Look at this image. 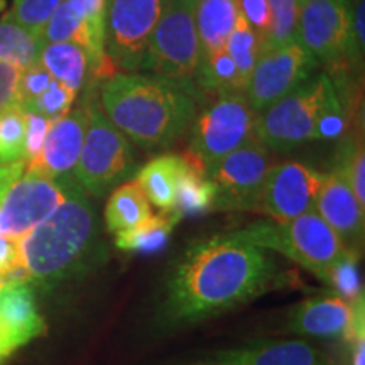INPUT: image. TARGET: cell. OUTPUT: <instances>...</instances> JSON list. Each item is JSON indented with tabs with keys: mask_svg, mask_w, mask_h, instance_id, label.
I'll return each mask as SVG.
<instances>
[{
	"mask_svg": "<svg viewBox=\"0 0 365 365\" xmlns=\"http://www.w3.org/2000/svg\"><path fill=\"white\" fill-rule=\"evenodd\" d=\"M293 277L269 250L230 232L215 235L181 255L166 284L163 317L168 325L202 322L293 284Z\"/></svg>",
	"mask_w": 365,
	"mask_h": 365,
	"instance_id": "1",
	"label": "cell"
},
{
	"mask_svg": "<svg viewBox=\"0 0 365 365\" xmlns=\"http://www.w3.org/2000/svg\"><path fill=\"white\" fill-rule=\"evenodd\" d=\"M17 244L29 284L43 291L90 271L103 252L98 215L78 185L73 186L51 215Z\"/></svg>",
	"mask_w": 365,
	"mask_h": 365,
	"instance_id": "2",
	"label": "cell"
},
{
	"mask_svg": "<svg viewBox=\"0 0 365 365\" xmlns=\"http://www.w3.org/2000/svg\"><path fill=\"white\" fill-rule=\"evenodd\" d=\"M195 97L164 76L115 73L102 85V112L135 145L158 150L190 129L196 115Z\"/></svg>",
	"mask_w": 365,
	"mask_h": 365,
	"instance_id": "3",
	"label": "cell"
},
{
	"mask_svg": "<svg viewBox=\"0 0 365 365\" xmlns=\"http://www.w3.org/2000/svg\"><path fill=\"white\" fill-rule=\"evenodd\" d=\"M230 234L235 239L291 259L322 281H325L328 271L336 262L345 255L354 254L345 249L339 235L317 212L304 213L287 222H255Z\"/></svg>",
	"mask_w": 365,
	"mask_h": 365,
	"instance_id": "4",
	"label": "cell"
},
{
	"mask_svg": "<svg viewBox=\"0 0 365 365\" xmlns=\"http://www.w3.org/2000/svg\"><path fill=\"white\" fill-rule=\"evenodd\" d=\"M339 98L335 85L325 73L308 78L286 97L257 113L255 137L264 148L281 153L317 140L319 118Z\"/></svg>",
	"mask_w": 365,
	"mask_h": 365,
	"instance_id": "5",
	"label": "cell"
},
{
	"mask_svg": "<svg viewBox=\"0 0 365 365\" xmlns=\"http://www.w3.org/2000/svg\"><path fill=\"white\" fill-rule=\"evenodd\" d=\"M255 118L244 91H218L215 102L191 122L186 161L208 173L215 164L255 137Z\"/></svg>",
	"mask_w": 365,
	"mask_h": 365,
	"instance_id": "6",
	"label": "cell"
},
{
	"mask_svg": "<svg viewBox=\"0 0 365 365\" xmlns=\"http://www.w3.org/2000/svg\"><path fill=\"white\" fill-rule=\"evenodd\" d=\"M196 0H168L148 48L144 70L186 86L195 93L202 63L195 21Z\"/></svg>",
	"mask_w": 365,
	"mask_h": 365,
	"instance_id": "7",
	"label": "cell"
},
{
	"mask_svg": "<svg viewBox=\"0 0 365 365\" xmlns=\"http://www.w3.org/2000/svg\"><path fill=\"white\" fill-rule=\"evenodd\" d=\"M135 153L130 140L97 107H88L83 145L73 178L86 195L102 198L132 175Z\"/></svg>",
	"mask_w": 365,
	"mask_h": 365,
	"instance_id": "8",
	"label": "cell"
},
{
	"mask_svg": "<svg viewBox=\"0 0 365 365\" xmlns=\"http://www.w3.org/2000/svg\"><path fill=\"white\" fill-rule=\"evenodd\" d=\"M168 0H108L105 53L120 73L144 70L148 48Z\"/></svg>",
	"mask_w": 365,
	"mask_h": 365,
	"instance_id": "9",
	"label": "cell"
},
{
	"mask_svg": "<svg viewBox=\"0 0 365 365\" xmlns=\"http://www.w3.org/2000/svg\"><path fill=\"white\" fill-rule=\"evenodd\" d=\"M271 166L269 149L257 137L227 154L207 173L215 186L212 210L259 212L262 186Z\"/></svg>",
	"mask_w": 365,
	"mask_h": 365,
	"instance_id": "10",
	"label": "cell"
},
{
	"mask_svg": "<svg viewBox=\"0 0 365 365\" xmlns=\"http://www.w3.org/2000/svg\"><path fill=\"white\" fill-rule=\"evenodd\" d=\"M75 180L59 181L27 166L0 207V235L19 240L65 202Z\"/></svg>",
	"mask_w": 365,
	"mask_h": 365,
	"instance_id": "11",
	"label": "cell"
},
{
	"mask_svg": "<svg viewBox=\"0 0 365 365\" xmlns=\"http://www.w3.org/2000/svg\"><path fill=\"white\" fill-rule=\"evenodd\" d=\"M317 59L298 41L286 46H262L244 95L255 113H261L307 81Z\"/></svg>",
	"mask_w": 365,
	"mask_h": 365,
	"instance_id": "12",
	"label": "cell"
},
{
	"mask_svg": "<svg viewBox=\"0 0 365 365\" xmlns=\"http://www.w3.org/2000/svg\"><path fill=\"white\" fill-rule=\"evenodd\" d=\"M298 43L317 61L355 58L349 0H304L299 9Z\"/></svg>",
	"mask_w": 365,
	"mask_h": 365,
	"instance_id": "13",
	"label": "cell"
},
{
	"mask_svg": "<svg viewBox=\"0 0 365 365\" xmlns=\"http://www.w3.org/2000/svg\"><path fill=\"white\" fill-rule=\"evenodd\" d=\"M323 175L303 163L272 164L264 181L259 212L271 220L287 222L314 212Z\"/></svg>",
	"mask_w": 365,
	"mask_h": 365,
	"instance_id": "14",
	"label": "cell"
},
{
	"mask_svg": "<svg viewBox=\"0 0 365 365\" xmlns=\"http://www.w3.org/2000/svg\"><path fill=\"white\" fill-rule=\"evenodd\" d=\"M314 212L339 235L346 250L360 257L364 249L365 208L339 173L323 175Z\"/></svg>",
	"mask_w": 365,
	"mask_h": 365,
	"instance_id": "15",
	"label": "cell"
},
{
	"mask_svg": "<svg viewBox=\"0 0 365 365\" xmlns=\"http://www.w3.org/2000/svg\"><path fill=\"white\" fill-rule=\"evenodd\" d=\"M86 125H88V107L71 108L65 117L54 120L46 134L39 154L27 163L43 175L53 180H75L81 145H83Z\"/></svg>",
	"mask_w": 365,
	"mask_h": 365,
	"instance_id": "16",
	"label": "cell"
},
{
	"mask_svg": "<svg viewBox=\"0 0 365 365\" xmlns=\"http://www.w3.org/2000/svg\"><path fill=\"white\" fill-rule=\"evenodd\" d=\"M360 299L350 303L331 291L328 294L301 301L291 308L287 330L313 339L345 340L352 331L355 309Z\"/></svg>",
	"mask_w": 365,
	"mask_h": 365,
	"instance_id": "17",
	"label": "cell"
},
{
	"mask_svg": "<svg viewBox=\"0 0 365 365\" xmlns=\"http://www.w3.org/2000/svg\"><path fill=\"white\" fill-rule=\"evenodd\" d=\"M46 330L29 282H11L0 287V336L14 352L43 336Z\"/></svg>",
	"mask_w": 365,
	"mask_h": 365,
	"instance_id": "18",
	"label": "cell"
},
{
	"mask_svg": "<svg viewBox=\"0 0 365 365\" xmlns=\"http://www.w3.org/2000/svg\"><path fill=\"white\" fill-rule=\"evenodd\" d=\"M212 365H340L325 350L304 340L257 341L237 350L218 352Z\"/></svg>",
	"mask_w": 365,
	"mask_h": 365,
	"instance_id": "19",
	"label": "cell"
},
{
	"mask_svg": "<svg viewBox=\"0 0 365 365\" xmlns=\"http://www.w3.org/2000/svg\"><path fill=\"white\" fill-rule=\"evenodd\" d=\"M185 164V158L180 154L168 153L150 159L137 173V185L148 196L149 203L161 210V213H171L175 210L178 180Z\"/></svg>",
	"mask_w": 365,
	"mask_h": 365,
	"instance_id": "20",
	"label": "cell"
},
{
	"mask_svg": "<svg viewBox=\"0 0 365 365\" xmlns=\"http://www.w3.org/2000/svg\"><path fill=\"white\" fill-rule=\"evenodd\" d=\"M237 17H239L237 0H196L195 21L202 58L218 49H225Z\"/></svg>",
	"mask_w": 365,
	"mask_h": 365,
	"instance_id": "21",
	"label": "cell"
},
{
	"mask_svg": "<svg viewBox=\"0 0 365 365\" xmlns=\"http://www.w3.org/2000/svg\"><path fill=\"white\" fill-rule=\"evenodd\" d=\"M39 65L54 80L68 86L76 95L83 88L91 71L88 53L81 46L71 43L44 44L41 49Z\"/></svg>",
	"mask_w": 365,
	"mask_h": 365,
	"instance_id": "22",
	"label": "cell"
},
{
	"mask_svg": "<svg viewBox=\"0 0 365 365\" xmlns=\"http://www.w3.org/2000/svg\"><path fill=\"white\" fill-rule=\"evenodd\" d=\"M150 217H153V208L135 180L117 186L103 210L105 227L110 234L130 230L149 220Z\"/></svg>",
	"mask_w": 365,
	"mask_h": 365,
	"instance_id": "23",
	"label": "cell"
},
{
	"mask_svg": "<svg viewBox=\"0 0 365 365\" xmlns=\"http://www.w3.org/2000/svg\"><path fill=\"white\" fill-rule=\"evenodd\" d=\"M44 41L39 34L31 33L26 27L7 19H0V63L17 70L38 65Z\"/></svg>",
	"mask_w": 365,
	"mask_h": 365,
	"instance_id": "24",
	"label": "cell"
},
{
	"mask_svg": "<svg viewBox=\"0 0 365 365\" xmlns=\"http://www.w3.org/2000/svg\"><path fill=\"white\" fill-rule=\"evenodd\" d=\"M213 200H215V186L207 173L186 161L185 170L181 171L180 180H178L176 203L173 213L182 218L210 212Z\"/></svg>",
	"mask_w": 365,
	"mask_h": 365,
	"instance_id": "25",
	"label": "cell"
},
{
	"mask_svg": "<svg viewBox=\"0 0 365 365\" xmlns=\"http://www.w3.org/2000/svg\"><path fill=\"white\" fill-rule=\"evenodd\" d=\"M181 218L175 213H161L158 217H150L140 225L130 230L118 232L115 237L117 249L125 252H143L154 254L166 247L168 240L173 234V228Z\"/></svg>",
	"mask_w": 365,
	"mask_h": 365,
	"instance_id": "26",
	"label": "cell"
},
{
	"mask_svg": "<svg viewBox=\"0 0 365 365\" xmlns=\"http://www.w3.org/2000/svg\"><path fill=\"white\" fill-rule=\"evenodd\" d=\"M262 43L257 34L250 29V26L242 17H237V22L228 36L225 51L230 54L232 61L235 63L237 76H239V90L244 91L247 81L252 75V70L261 53Z\"/></svg>",
	"mask_w": 365,
	"mask_h": 365,
	"instance_id": "27",
	"label": "cell"
},
{
	"mask_svg": "<svg viewBox=\"0 0 365 365\" xmlns=\"http://www.w3.org/2000/svg\"><path fill=\"white\" fill-rule=\"evenodd\" d=\"M26 159V110L19 103L0 112V164Z\"/></svg>",
	"mask_w": 365,
	"mask_h": 365,
	"instance_id": "28",
	"label": "cell"
},
{
	"mask_svg": "<svg viewBox=\"0 0 365 365\" xmlns=\"http://www.w3.org/2000/svg\"><path fill=\"white\" fill-rule=\"evenodd\" d=\"M196 86H203L205 90L227 91L239 90V76H237L235 63L232 61L230 54L225 49L208 54L202 58L200 63Z\"/></svg>",
	"mask_w": 365,
	"mask_h": 365,
	"instance_id": "29",
	"label": "cell"
},
{
	"mask_svg": "<svg viewBox=\"0 0 365 365\" xmlns=\"http://www.w3.org/2000/svg\"><path fill=\"white\" fill-rule=\"evenodd\" d=\"M271 11V31L264 46H286L298 41L299 0H267Z\"/></svg>",
	"mask_w": 365,
	"mask_h": 365,
	"instance_id": "30",
	"label": "cell"
},
{
	"mask_svg": "<svg viewBox=\"0 0 365 365\" xmlns=\"http://www.w3.org/2000/svg\"><path fill=\"white\" fill-rule=\"evenodd\" d=\"M63 0H14L7 19L43 38V31Z\"/></svg>",
	"mask_w": 365,
	"mask_h": 365,
	"instance_id": "31",
	"label": "cell"
},
{
	"mask_svg": "<svg viewBox=\"0 0 365 365\" xmlns=\"http://www.w3.org/2000/svg\"><path fill=\"white\" fill-rule=\"evenodd\" d=\"M76 93L59 81L53 80L48 90L43 91L38 98L31 100L29 103L21 105L26 112L38 113V115L48 118V120H58L65 117L71 110Z\"/></svg>",
	"mask_w": 365,
	"mask_h": 365,
	"instance_id": "32",
	"label": "cell"
},
{
	"mask_svg": "<svg viewBox=\"0 0 365 365\" xmlns=\"http://www.w3.org/2000/svg\"><path fill=\"white\" fill-rule=\"evenodd\" d=\"M357 262L359 255H345L340 262H336L335 266L328 271L325 281H323L333 287V293L340 294L341 298L350 301V303L364 298V289L362 282H360Z\"/></svg>",
	"mask_w": 365,
	"mask_h": 365,
	"instance_id": "33",
	"label": "cell"
},
{
	"mask_svg": "<svg viewBox=\"0 0 365 365\" xmlns=\"http://www.w3.org/2000/svg\"><path fill=\"white\" fill-rule=\"evenodd\" d=\"M336 173L349 182L355 198L365 208V156L362 140H352L346 144Z\"/></svg>",
	"mask_w": 365,
	"mask_h": 365,
	"instance_id": "34",
	"label": "cell"
},
{
	"mask_svg": "<svg viewBox=\"0 0 365 365\" xmlns=\"http://www.w3.org/2000/svg\"><path fill=\"white\" fill-rule=\"evenodd\" d=\"M237 9L239 16L261 39L262 46L266 44L271 31V11L267 0H237Z\"/></svg>",
	"mask_w": 365,
	"mask_h": 365,
	"instance_id": "35",
	"label": "cell"
},
{
	"mask_svg": "<svg viewBox=\"0 0 365 365\" xmlns=\"http://www.w3.org/2000/svg\"><path fill=\"white\" fill-rule=\"evenodd\" d=\"M53 80V76L39 63L27 68V70H22L19 83H17V100H19V105H26L31 100L38 98L43 91L48 90Z\"/></svg>",
	"mask_w": 365,
	"mask_h": 365,
	"instance_id": "36",
	"label": "cell"
},
{
	"mask_svg": "<svg viewBox=\"0 0 365 365\" xmlns=\"http://www.w3.org/2000/svg\"><path fill=\"white\" fill-rule=\"evenodd\" d=\"M53 122L38 115V113L26 112V159L27 163L34 159L43 148L46 134Z\"/></svg>",
	"mask_w": 365,
	"mask_h": 365,
	"instance_id": "37",
	"label": "cell"
},
{
	"mask_svg": "<svg viewBox=\"0 0 365 365\" xmlns=\"http://www.w3.org/2000/svg\"><path fill=\"white\" fill-rule=\"evenodd\" d=\"M100 41L105 43V19H107L108 0H70Z\"/></svg>",
	"mask_w": 365,
	"mask_h": 365,
	"instance_id": "38",
	"label": "cell"
},
{
	"mask_svg": "<svg viewBox=\"0 0 365 365\" xmlns=\"http://www.w3.org/2000/svg\"><path fill=\"white\" fill-rule=\"evenodd\" d=\"M19 78L21 70L6 65V63H0V112L14 103H19V100H17Z\"/></svg>",
	"mask_w": 365,
	"mask_h": 365,
	"instance_id": "39",
	"label": "cell"
},
{
	"mask_svg": "<svg viewBox=\"0 0 365 365\" xmlns=\"http://www.w3.org/2000/svg\"><path fill=\"white\" fill-rule=\"evenodd\" d=\"M27 161H16L9 164H0V207L6 198L9 190L16 185V181L24 175Z\"/></svg>",
	"mask_w": 365,
	"mask_h": 365,
	"instance_id": "40",
	"label": "cell"
},
{
	"mask_svg": "<svg viewBox=\"0 0 365 365\" xmlns=\"http://www.w3.org/2000/svg\"><path fill=\"white\" fill-rule=\"evenodd\" d=\"M352 31H354V46H355V59L364 58V44H365V0H357L352 11Z\"/></svg>",
	"mask_w": 365,
	"mask_h": 365,
	"instance_id": "41",
	"label": "cell"
},
{
	"mask_svg": "<svg viewBox=\"0 0 365 365\" xmlns=\"http://www.w3.org/2000/svg\"><path fill=\"white\" fill-rule=\"evenodd\" d=\"M12 354H14V350L6 344V340L0 336V365L6 364Z\"/></svg>",
	"mask_w": 365,
	"mask_h": 365,
	"instance_id": "42",
	"label": "cell"
},
{
	"mask_svg": "<svg viewBox=\"0 0 365 365\" xmlns=\"http://www.w3.org/2000/svg\"><path fill=\"white\" fill-rule=\"evenodd\" d=\"M200 365H212V364H210V362H208V364H200Z\"/></svg>",
	"mask_w": 365,
	"mask_h": 365,
	"instance_id": "43",
	"label": "cell"
},
{
	"mask_svg": "<svg viewBox=\"0 0 365 365\" xmlns=\"http://www.w3.org/2000/svg\"><path fill=\"white\" fill-rule=\"evenodd\" d=\"M299 2H301V4H303V2H304V0H299Z\"/></svg>",
	"mask_w": 365,
	"mask_h": 365,
	"instance_id": "44",
	"label": "cell"
}]
</instances>
